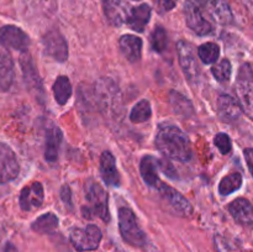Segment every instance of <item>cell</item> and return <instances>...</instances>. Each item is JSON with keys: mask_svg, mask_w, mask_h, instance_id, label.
I'll list each match as a JSON object with an SVG mask.
<instances>
[{"mask_svg": "<svg viewBox=\"0 0 253 252\" xmlns=\"http://www.w3.org/2000/svg\"><path fill=\"white\" fill-rule=\"evenodd\" d=\"M242 185V175L240 173H231L221 179L219 184L220 195H230L236 192Z\"/></svg>", "mask_w": 253, "mask_h": 252, "instance_id": "cell-27", "label": "cell"}, {"mask_svg": "<svg viewBox=\"0 0 253 252\" xmlns=\"http://www.w3.org/2000/svg\"><path fill=\"white\" fill-rule=\"evenodd\" d=\"M20 166L14 151L0 142V184H5L19 175Z\"/></svg>", "mask_w": 253, "mask_h": 252, "instance_id": "cell-13", "label": "cell"}, {"mask_svg": "<svg viewBox=\"0 0 253 252\" xmlns=\"http://www.w3.org/2000/svg\"><path fill=\"white\" fill-rule=\"evenodd\" d=\"M58 217L53 212H46L32 222L31 229L37 234H51L58 227Z\"/></svg>", "mask_w": 253, "mask_h": 252, "instance_id": "cell-25", "label": "cell"}, {"mask_svg": "<svg viewBox=\"0 0 253 252\" xmlns=\"http://www.w3.org/2000/svg\"><path fill=\"white\" fill-rule=\"evenodd\" d=\"M157 188L161 197L166 200V203H168L170 209H172L178 216H192L193 211H194L193 205L190 204V202L187 198L183 197L182 193H179L177 189L169 187V185L165 184V183H160V185H158Z\"/></svg>", "mask_w": 253, "mask_h": 252, "instance_id": "cell-10", "label": "cell"}, {"mask_svg": "<svg viewBox=\"0 0 253 252\" xmlns=\"http://www.w3.org/2000/svg\"><path fill=\"white\" fill-rule=\"evenodd\" d=\"M59 194H61V199L63 200L64 204L67 205V207L72 208V192H71V188L68 187V185H63V187L61 188V192H59Z\"/></svg>", "mask_w": 253, "mask_h": 252, "instance_id": "cell-34", "label": "cell"}, {"mask_svg": "<svg viewBox=\"0 0 253 252\" xmlns=\"http://www.w3.org/2000/svg\"><path fill=\"white\" fill-rule=\"evenodd\" d=\"M9 247H10V246H7L6 249H5V251H4V252H9Z\"/></svg>", "mask_w": 253, "mask_h": 252, "instance_id": "cell-38", "label": "cell"}, {"mask_svg": "<svg viewBox=\"0 0 253 252\" xmlns=\"http://www.w3.org/2000/svg\"><path fill=\"white\" fill-rule=\"evenodd\" d=\"M156 147L165 157L170 160L188 162L193 157L192 142L189 137L178 126L163 124L156 133Z\"/></svg>", "mask_w": 253, "mask_h": 252, "instance_id": "cell-2", "label": "cell"}, {"mask_svg": "<svg viewBox=\"0 0 253 252\" xmlns=\"http://www.w3.org/2000/svg\"><path fill=\"white\" fill-rule=\"evenodd\" d=\"M54 99L59 105H64L72 96V84L68 77L59 76L53 84Z\"/></svg>", "mask_w": 253, "mask_h": 252, "instance_id": "cell-26", "label": "cell"}, {"mask_svg": "<svg viewBox=\"0 0 253 252\" xmlns=\"http://www.w3.org/2000/svg\"><path fill=\"white\" fill-rule=\"evenodd\" d=\"M198 54L205 64H214L220 57V47L214 42H207L198 48Z\"/></svg>", "mask_w": 253, "mask_h": 252, "instance_id": "cell-29", "label": "cell"}, {"mask_svg": "<svg viewBox=\"0 0 253 252\" xmlns=\"http://www.w3.org/2000/svg\"><path fill=\"white\" fill-rule=\"evenodd\" d=\"M104 11L111 25L120 26L126 24L131 9L123 0H104Z\"/></svg>", "mask_w": 253, "mask_h": 252, "instance_id": "cell-16", "label": "cell"}, {"mask_svg": "<svg viewBox=\"0 0 253 252\" xmlns=\"http://www.w3.org/2000/svg\"><path fill=\"white\" fill-rule=\"evenodd\" d=\"M229 211L237 222L242 225L253 224V207L245 198H239L229 205Z\"/></svg>", "mask_w": 253, "mask_h": 252, "instance_id": "cell-21", "label": "cell"}, {"mask_svg": "<svg viewBox=\"0 0 253 252\" xmlns=\"http://www.w3.org/2000/svg\"><path fill=\"white\" fill-rule=\"evenodd\" d=\"M184 16L188 27L199 36L212 34L217 26H226L234 20L225 0H185Z\"/></svg>", "mask_w": 253, "mask_h": 252, "instance_id": "cell-1", "label": "cell"}, {"mask_svg": "<svg viewBox=\"0 0 253 252\" xmlns=\"http://www.w3.org/2000/svg\"><path fill=\"white\" fill-rule=\"evenodd\" d=\"M142 40L135 35H124L119 40V47L123 56L131 63H136L142 56Z\"/></svg>", "mask_w": 253, "mask_h": 252, "instance_id": "cell-18", "label": "cell"}, {"mask_svg": "<svg viewBox=\"0 0 253 252\" xmlns=\"http://www.w3.org/2000/svg\"><path fill=\"white\" fill-rule=\"evenodd\" d=\"M85 198L89 205L83 208L84 217H100L104 222L109 221L108 194L99 183L90 182L85 187Z\"/></svg>", "mask_w": 253, "mask_h": 252, "instance_id": "cell-3", "label": "cell"}, {"mask_svg": "<svg viewBox=\"0 0 253 252\" xmlns=\"http://www.w3.org/2000/svg\"><path fill=\"white\" fill-rule=\"evenodd\" d=\"M152 115V109H151L150 101L141 100L136 104L130 113V120L133 124H141L147 121Z\"/></svg>", "mask_w": 253, "mask_h": 252, "instance_id": "cell-28", "label": "cell"}, {"mask_svg": "<svg viewBox=\"0 0 253 252\" xmlns=\"http://www.w3.org/2000/svg\"><path fill=\"white\" fill-rule=\"evenodd\" d=\"M43 48L47 56L57 62H66L68 59V44L66 39L58 30H51L43 36Z\"/></svg>", "mask_w": 253, "mask_h": 252, "instance_id": "cell-11", "label": "cell"}, {"mask_svg": "<svg viewBox=\"0 0 253 252\" xmlns=\"http://www.w3.org/2000/svg\"><path fill=\"white\" fill-rule=\"evenodd\" d=\"M151 12H152V9H151L150 5H138V6L131 9L126 24H127L128 26H130V29H132L133 31H145V27L147 26V24L150 22Z\"/></svg>", "mask_w": 253, "mask_h": 252, "instance_id": "cell-22", "label": "cell"}, {"mask_svg": "<svg viewBox=\"0 0 253 252\" xmlns=\"http://www.w3.org/2000/svg\"><path fill=\"white\" fill-rule=\"evenodd\" d=\"M177 4V0H163V5H165L166 10H172Z\"/></svg>", "mask_w": 253, "mask_h": 252, "instance_id": "cell-36", "label": "cell"}, {"mask_svg": "<svg viewBox=\"0 0 253 252\" xmlns=\"http://www.w3.org/2000/svg\"><path fill=\"white\" fill-rule=\"evenodd\" d=\"M168 100H169L173 111L183 118H192L195 114V109L192 101L179 91L170 90L168 94Z\"/></svg>", "mask_w": 253, "mask_h": 252, "instance_id": "cell-23", "label": "cell"}, {"mask_svg": "<svg viewBox=\"0 0 253 252\" xmlns=\"http://www.w3.org/2000/svg\"><path fill=\"white\" fill-rule=\"evenodd\" d=\"M101 237V230L96 225H88L85 229H73L69 235L74 249L81 252L98 249Z\"/></svg>", "mask_w": 253, "mask_h": 252, "instance_id": "cell-8", "label": "cell"}, {"mask_svg": "<svg viewBox=\"0 0 253 252\" xmlns=\"http://www.w3.org/2000/svg\"><path fill=\"white\" fill-rule=\"evenodd\" d=\"M151 47L153 51L158 52V53H163L168 47V35L165 27L157 26L153 32L151 34Z\"/></svg>", "mask_w": 253, "mask_h": 252, "instance_id": "cell-30", "label": "cell"}, {"mask_svg": "<svg viewBox=\"0 0 253 252\" xmlns=\"http://www.w3.org/2000/svg\"><path fill=\"white\" fill-rule=\"evenodd\" d=\"M100 174L108 185H111V187L120 185V173L116 168L115 157L109 151H104L100 156Z\"/></svg>", "mask_w": 253, "mask_h": 252, "instance_id": "cell-17", "label": "cell"}, {"mask_svg": "<svg viewBox=\"0 0 253 252\" xmlns=\"http://www.w3.org/2000/svg\"><path fill=\"white\" fill-rule=\"evenodd\" d=\"M96 105L101 111H116L120 105V91L118 85L109 78H101L93 88Z\"/></svg>", "mask_w": 253, "mask_h": 252, "instance_id": "cell-6", "label": "cell"}, {"mask_svg": "<svg viewBox=\"0 0 253 252\" xmlns=\"http://www.w3.org/2000/svg\"><path fill=\"white\" fill-rule=\"evenodd\" d=\"M245 155V160H246L247 166H249V169L251 172L252 177H253V148H246L244 151Z\"/></svg>", "mask_w": 253, "mask_h": 252, "instance_id": "cell-35", "label": "cell"}, {"mask_svg": "<svg viewBox=\"0 0 253 252\" xmlns=\"http://www.w3.org/2000/svg\"><path fill=\"white\" fill-rule=\"evenodd\" d=\"M177 53L185 78L189 83L195 84L199 78V66H198L194 47L189 42L179 41L177 43Z\"/></svg>", "mask_w": 253, "mask_h": 252, "instance_id": "cell-9", "label": "cell"}, {"mask_svg": "<svg viewBox=\"0 0 253 252\" xmlns=\"http://www.w3.org/2000/svg\"><path fill=\"white\" fill-rule=\"evenodd\" d=\"M235 91L242 111L253 120V71L250 64H242L240 68Z\"/></svg>", "mask_w": 253, "mask_h": 252, "instance_id": "cell-4", "label": "cell"}, {"mask_svg": "<svg viewBox=\"0 0 253 252\" xmlns=\"http://www.w3.org/2000/svg\"><path fill=\"white\" fill-rule=\"evenodd\" d=\"M0 44L5 48L25 52L30 46V37L20 27L14 25H5L0 29Z\"/></svg>", "mask_w": 253, "mask_h": 252, "instance_id": "cell-12", "label": "cell"}, {"mask_svg": "<svg viewBox=\"0 0 253 252\" xmlns=\"http://www.w3.org/2000/svg\"><path fill=\"white\" fill-rule=\"evenodd\" d=\"M133 1H138V0H133Z\"/></svg>", "mask_w": 253, "mask_h": 252, "instance_id": "cell-39", "label": "cell"}, {"mask_svg": "<svg viewBox=\"0 0 253 252\" xmlns=\"http://www.w3.org/2000/svg\"><path fill=\"white\" fill-rule=\"evenodd\" d=\"M158 167H160V169L162 170L163 174L168 175V177L172 178V179H174V178L177 177V170H175V168L173 167V165L169 162V161L158 160Z\"/></svg>", "mask_w": 253, "mask_h": 252, "instance_id": "cell-33", "label": "cell"}, {"mask_svg": "<svg viewBox=\"0 0 253 252\" xmlns=\"http://www.w3.org/2000/svg\"><path fill=\"white\" fill-rule=\"evenodd\" d=\"M216 105L217 115L225 123H235L236 120H239L242 114L239 100L227 94H221L217 98Z\"/></svg>", "mask_w": 253, "mask_h": 252, "instance_id": "cell-14", "label": "cell"}, {"mask_svg": "<svg viewBox=\"0 0 253 252\" xmlns=\"http://www.w3.org/2000/svg\"><path fill=\"white\" fill-rule=\"evenodd\" d=\"M44 199L43 187L41 183L34 182L32 184L22 188L20 192V207L25 211L37 209L42 205Z\"/></svg>", "mask_w": 253, "mask_h": 252, "instance_id": "cell-15", "label": "cell"}, {"mask_svg": "<svg viewBox=\"0 0 253 252\" xmlns=\"http://www.w3.org/2000/svg\"><path fill=\"white\" fill-rule=\"evenodd\" d=\"M62 131L58 126L52 125L46 130V145H44V158L47 162H56L58 160V151L61 146Z\"/></svg>", "mask_w": 253, "mask_h": 252, "instance_id": "cell-20", "label": "cell"}, {"mask_svg": "<svg viewBox=\"0 0 253 252\" xmlns=\"http://www.w3.org/2000/svg\"><path fill=\"white\" fill-rule=\"evenodd\" d=\"M158 160L153 156H145L140 163V173L145 183L151 187H158L161 183L158 177Z\"/></svg>", "mask_w": 253, "mask_h": 252, "instance_id": "cell-24", "label": "cell"}, {"mask_svg": "<svg viewBox=\"0 0 253 252\" xmlns=\"http://www.w3.org/2000/svg\"><path fill=\"white\" fill-rule=\"evenodd\" d=\"M119 229L124 241L135 247H143L147 242L143 230L136 220V215L128 208L119 209Z\"/></svg>", "mask_w": 253, "mask_h": 252, "instance_id": "cell-5", "label": "cell"}, {"mask_svg": "<svg viewBox=\"0 0 253 252\" xmlns=\"http://www.w3.org/2000/svg\"><path fill=\"white\" fill-rule=\"evenodd\" d=\"M14 62L7 48L0 44V91L9 90L14 82Z\"/></svg>", "mask_w": 253, "mask_h": 252, "instance_id": "cell-19", "label": "cell"}, {"mask_svg": "<svg viewBox=\"0 0 253 252\" xmlns=\"http://www.w3.org/2000/svg\"><path fill=\"white\" fill-rule=\"evenodd\" d=\"M147 252H157V251H156V250L155 249H153V247H152V249H150V250H148V251Z\"/></svg>", "mask_w": 253, "mask_h": 252, "instance_id": "cell-37", "label": "cell"}, {"mask_svg": "<svg viewBox=\"0 0 253 252\" xmlns=\"http://www.w3.org/2000/svg\"><path fill=\"white\" fill-rule=\"evenodd\" d=\"M214 142L222 155H227V153L231 151L232 142H231V138L229 137V135H227V133H224V132L217 133L214 138Z\"/></svg>", "mask_w": 253, "mask_h": 252, "instance_id": "cell-32", "label": "cell"}, {"mask_svg": "<svg viewBox=\"0 0 253 252\" xmlns=\"http://www.w3.org/2000/svg\"><path fill=\"white\" fill-rule=\"evenodd\" d=\"M211 73L214 76V78L216 79L220 83H225V82H229L230 77L232 73V66L230 63L229 59H221L219 63H215L214 67L211 68Z\"/></svg>", "mask_w": 253, "mask_h": 252, "instance_id": "cell-31", "label": "cell"}, {"mask_svg": "<svg viewBox=\"0 0 253 252\" xmlns=\"http://www.w3.org/2000/svg\"><path fill=\"white\" fill-rule=\"evenodd\" d=\"M20 64H21L22 69V76H24V82L26 84L27 89L35 98L40 101L43 103L44 100V90H43V84H42L41 77H40L39 71H37L36 66H35L34 61L30 57V54L24 53L20 58Z\"/></svg>", "mask_w": 253, "mask_h": 252, "instance_id": "cell-7", "label": "cell"}]
</instances>
